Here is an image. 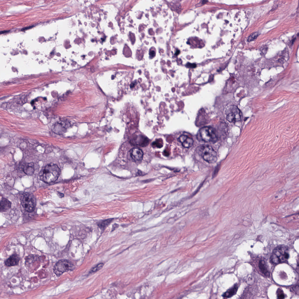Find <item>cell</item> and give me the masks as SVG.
Returning a JSON list of instances; mask_svg holds the SVG:
<instances>
[{
  "label": "cell",
  "instance_id": "6da1fadb",
  "mask_svg": "<svg viewBox=\"0 0 299 299\" xmlns=\"http://www.w3.org/2000/svg\"><path fill=\"white\" fill-rule=\"evenodd\" d=\"M60 170L56 164H51L46 166L39 173L41 179L44 182L49 183L55 181L58 178Z\"/></svg>",
  "mask_w": 299,
  "mask_h": 299
},
{
  "label": "cell",
  "instance_id": "7a4b0ae2",
  "mask_svg": "<svg viewBox=\"0 0 299 299\" xmlns=\"http://www.w3.org/2000/svg\"><path fill=\"white\" fill-rule=\"evenodd\" d=\"M289 256L288 247L285 245H280L273 250L270 260L273 263L277 264L287 262Z\"/></svg>",
  "mask_w": 299,
  "mask_h": 299
},
{
  "label": "cell",
  "instance_id": "3957f363",
  "mask_svg": "<svg viewBox=\"0 0 299 299\" xmlns=\"http://www.w3.org/2000/svg\"><path fill=\"white\" fill-rule=\"evenodd\" d=\"M21 204L25 210L29 212L33 211L35 208L36 200L34 196L28 192L23 193L21 197Z\"/></svg>",
  "mask_w": 299,
  "mask_h": 299
},
{
  "label": "cell",
  "instance_id": "277c9868",
  "mask_svg": "<svg viewBox=\"0 0 299 299\" xmlns=\"http://www.w3.org/2000/svg\"><path fill=\"white\" fill-rule=\"evenodd\" d=\"M74 267L73 265L69 261L62 259L55 264L53 267V272L57 276L59 277L64 272L72 270Z\"/></svg>",
  "mask_w": 299,
  "mask_h": 299
},
{
  "label": "cell",
  "instance_id": "5b68a950",
  "mask_svg": "<svg viewBox=\"0 0 299 299\" xmlns=\"http://www.w3.org/2000/svg\"><path fill=\"white\" fill-rule=\"evenodd\" d=\"M200 152L204 159L209 163H215L217 160V153L212 147L204 145L201 147Z\"/></svg>",
  "mask_w": 299,
  "mask_h": 299
},
{
  "label": "cell",
  "instance_id": "8992f818",
  "mask_svg": "<svg viewBox=\"0 0 299 299\" xmlns=\"http://www.w3.org/2000/svg\"><path fill=\"white\" fill-rule=\"evenodd\" d=\"M226 119L230 122L240 121L242 117L241 111L237 106L231 105L226 108L225 111Z\"/></svg>",
  "mask_w": 299,
  "mask_h": 299
},
{
  "label": "cell",
  "instance_id": "52a82bcc",
  "mask_svg": "<svg viewBox=\"0 0 299 299\" xmlns=\"http://www.w3.org/2000/svg\"><path fill=\"white\" fill-rule=\"evenodd\" d=\"M199 132L201 138L204 141L214 142L216 141V135L212 128L208 126L203 127L200 129Z\"/></svg>",
  "mask_w": 299,
  "mask_h": 299
},
{
  "label": "cell",
  "instance_id": "ba28073f",
  "mask_svg": "<svg viewBox=\"0 0 299 299\" xmlns=\"http://www.w3.org/2000/svg\"><path fill=\"white\" fill-rule=\"evenodd\" d=\"M130 154L131 158L135 161H140L143 158V152L138 148L135 147L131 149Z\"/></svg>",
  "mask_w": 299,
  "mask_h": 299
},
{
  "label": "cell",
  "instance_id": "9c48e42d",
  "mask_svg": "<svg viewBox=\"0 0 299 299\" xmlns=\"http://www.w3.org/2000/svg\"><path fill=\"white\" fill-rule=\"evenodd\" d=\"M20 260L19 256L16 254H14L5 261V265L8 267L16 266L18 264Z\"/></svg>",
  "mask_w": 299,
  "mask_h": 299
},
{
  "label": "cell",
  "instance_id": "30bf717a",
  "mask_svg": "<svg viewBox=\"0 0 299 299\" xmlns=\"http://www.w3.org/2000/svg\"><path fill=\"white\" fill-rule=\"evenodd\" d=\"M179 140L182 145L185 147L189 148L193 145V140L187 135H181L179 138Z\"/></svg>",
  "mask_w": 299,
  "mask_h": 299
},
{
  "label": "cell",
  "instance_id": "8fae6325",
  "mask_svg": "<svg viewBox=\"0 0 299 299\" xmlns=\"http://www.w3.org/2000/svg\"><path fill=\"white\" fill-rule=\"evenodd\" d=\"M238 289V285L236 284L224 292L222 296L225 298L231 297L236 293Z\"/></svg>",
  "mask_w": 299,
  "mask_h": 299
},
{
  "label": "cell",
  "instance_id": "7c38bea8",
  "mask_svg": "<svg viewBox=\"0 0 299 299\" xmlns=\"http://www.w3.org/2000/svg\"><path fill=\"white\" fill-rule=\"evenodd\" d=\"M11 202L5 198H2L0 201V211L1 212H5L11 207Z\"/></svg>",
  "mask_w": 299,
  "mask_h": 299
},
{
  "label": "cell",
  "instance_id": "4fadbf2b",
  "mask_svg": "<svg viewBox=\"0 0 299 299\" xmlns=\"http://www.w3.org/2000/svg\"><path fill=\"white\" fill-rule=\"evenodd\" d=\"M34 164L33 163L25 164L23 166V171L27 175H32L34 171Z\"/></svg>",
  "mask_w": 299,
  "mask_h": 299
},
{
  "label": "cell",
  "instance_id": "5bb4252c",
  "mask_svg": "<svg viewBox=\"0 0 299 299\" xmlns=\"http://www.w3.org/2000/svg\"><path fill=\"white\" fill-rule=\"evenodd\" d=\"M259 267L261 272L267 276H269V272L267 268L264 260H260L259 263Z\"/></svg>",
  "mask_w": 299,
  "mask_h": 299
},
{
  "label": "cell",
  "instance_id": "9a60e30c",
  "mask_svg": "<svg viewBox=\"0 0 299 299\" xmlns=\"http://www.w3.org/2000/svg\"><path fill=\"white\" fill-rule=\"evenodd\" d=\"M114 219L110 218L102 220L98 224V226L101 230H104L113 220Z\"/></svg>",
  "mask_w": 299,
  "mask_h": 299
},
{
  "label": "cell",
  "instance_id": "2e32d148",
  "mask_svg": "<svg viewBox=\"0 0 299 299\" xmlns=\"http://www.w3.org/2000/svg\"><path fill=\"white\" fill-rule=\"evenodd\" d=\"M53 128V131L57 133L62 134L65 131V128L60 125L55 126Z\"/></svg>",
  "mask_w": 299,
  "mask_h": 299
},
{
  "label": "cell",
  "instance_id": "e0dca14e",
  "mask_svg": "<svg viewBox=\"0 0 299 299\" xmlns=\"http://www.w3.org/2000/svg\"><path fill=\"white\" fill-rule=\"evenodd\" d=\"M104 265V264L103 263H100L96 266L94 267L91 269L90 271V273H92L95 272L98 270H100L102 268Z\"/></svg>",
  "mask_w": 299,
  "mask_h": 299
},
{
  "label": "cell",
  "instance_id": "ac0fdd59",
  "mask_svg": "<svg viewBox=\"0 0 299 299\" xmlns=\"http://www.w3.org/2000/svg\"><path fill=\"white\" fill-rule=\"evenodd\" d=\"M259 34V33L257 32H254L252 34L248 37V41L250 42L256 39Z\"/></svg>",
  "mask_w": 299,
  "mask_h": 299
},
{
  "label": "cell",
  "instance_id": "d6986e66",
  "mask_svg": "<svg viewBox=\"0 0 299 299\" xmlns=\"http://www.w3.org/2000/svg\"><path fill=\"white\" fill-rule=\"evenodd\" d=\"M280 291H278L277 292V297L278 298L280 299H284L285 298V295L282 292V291L280 290Z\"/></svg>",
  "mask_w": 299,
  "mask_h": 299
},
{
  "label": "cell",
  "instance_id": "ffe728a7",
  "mask_svg": "<svg viewBox=\"0 0 299 299\" xmlns=\"http://www.w3.org/2000/svg\"><path fill=\"white\" fill-rule=\"evenodd\" d=\"M185 66L188 68H194L197 67V65L195 63L188 62L186 64Z\"/></svg>",
  "mask_w": 299,
  "mask_h": 299
},
{
  "label": "cell",
  "instance_id": "44dd1931",
  "mask_svg": "<svg viewBox=\"0 0 299 299\" xmlns=\"http://www.w3.org/2000/svg\"><path fill=\"white\" fill-rule=\"evenodd\" d=\"M119 226V225L116 223H114L112 226V232L116 228H117Z\"/></svg>",
  "mask_w": 299,
  "mask_h": 299
},
{
  "label": "cell",
  "instance_id": "7402d4cb",
  "mask_svg": "<svg viewBox=\"0 0 299 299\" xmlns=\"http://www.w3.org/2000/svg\"><path fill=\"white\" fill-rule=\"evenodd\" d=\"M150 55L152 58L154 57L155 55V53L154 51H152L150 52Z\"/></svg>",
  "mask_w": 299,
  "mask_h": 299
},
{
  "label": "cell",
  "instance_id": "603a6c76",
  "mask_svg": "<svg viewBox=\"0 0 299 299\" xmlns=\"http://www.w3.org/2000/svg\"><path fill=\"white\" fill-rule=\"evenodd\" d=\"M33 27V26H29V27H24V28H22V29H21V31H24L26 30H27L28 29H29L31 28L32 27Z\"/></svg>",
  "mask_w": 299,
  "mask_h": 299
},
{
  "label": "cell",
  "instance_id": "cb8c5ba5",
  "mask_svg": "<svg viewBox=\"0 0 299 299\" xmlns=\"http://www.w3.org/2000/svg\"><path fill=\"white\" fill-rule=\"evenodd\" d=\"M58 195L59 197L61 198L62 197H64V194L60 192H58Z\"/></svg>",
  "mask_w": 299,
  "mask_h": 299
},
{
  "label": "cell",
  "instance_id": "d4e9b609",
  "mask_svg": "<svg viewBox=\"0 0 299 299\" xmlns=\"http://www.w3.org/2000/svg\"><path fill=\"white\" fill-rule=\"evenodd\" d=\"M9 31H6V30L3 31H1L0 32V33L1 34H4V33H7V32H8Z\"/></svg>",
  "mask_w": 299,
  "mask_h": 299
},
{
  "label": "cell",
  "instance_id": "484cf974",
  "mask_svg": "<svg viewBox=\"0 0 299 299\" xmlns=\"http://www.w3.org/2000/svg\"><path fill=\"white\" fill-rule=\"evenodd\" d=\"M180 53V51L179 50H178L176 51V53H175V55H178Z\"/></svg>",
  "mask_w": 299,
  "mask_h": 299
}]
</instances>
